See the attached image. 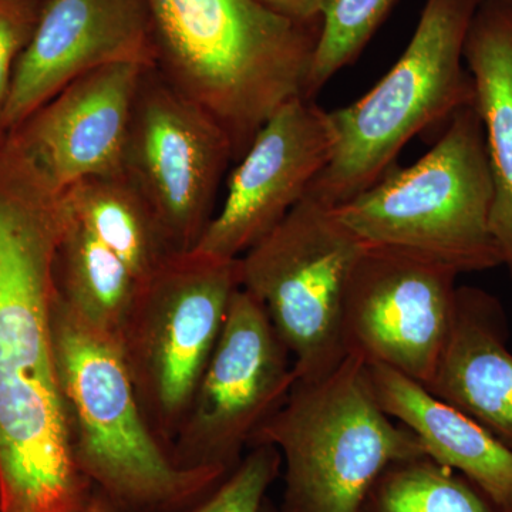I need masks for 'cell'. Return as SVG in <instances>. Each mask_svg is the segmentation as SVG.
<instances>
[{
  "instance_id": "6da1fadb",
  "label": "cell",
  "mask_w": 512,
  "mask_h": 512,
  "mask_svg": "<svg viewBox=\"0 0 512 512\" xmlns=\"http://www.w3.org/2000/svg\"><path fill=\"white\" fill-rule=\"evenodd\" d=\"M66 212L0 148V512H79L53 346V262Z\"/></svg>"
},
{
  "instance_id": "7a4b0ae2",
  "label": "cell",
  "mask_w": 512,
  "mask_h": 512,
  "mask_svg": "<svg viewBox=\"0 0 512 512\" xmlns=\"http://www.w3.org/2000/svg\"><path fill=\"white\" fill-rule=\"evenodd\" d=\"M148 3L154 66L220 124L235 163L276 110L306 97L320 23L286 18L258 0Z\"/></svg>"
},
{
  "instance_id": "3957f363",
  "label": "cell",
  "mask_w": 512,
  "mask_h": 512,
  "mask_svg": "<svg viewBox=\"0 0 512 512\" xmlns=\"http://www.w3.org/2000/svg\"><path fill=\"white\" fill-rule=\"evenodd\" d=\"M53 346L74 460L121 512H183L228 474L171 460L138 402L119 342L55 293Z\"/></svg>"
},
{
  "instance_id": "277c9868",
  "label": "cell",
  "mask_w": 512,
  "mask_h": 512,
  "mask_svg": "<svg viewBox=\"0 0 512 512\" xmlns=\"http://www.w3.org/2000/svg\"><path fill=\"white\" fill-rule=\"evenodd\" d=\"M491 207L484 127L476 107L467 106L416 163L394 164L335 210L365 244L420 256L463 275L503 265L491 232Z\"/></svg>"
},
{
  "instance_id": "5b68a950",
  "label": "cell",
  "mask_w": 512,
  "mask_h": 512,
  "mask_svg": "<svg viewBox=\"0 0 512 512\" xmlns=\"http://www.w3.org/2000/svg\"><path fill=\"white\" fill-rule=\"evenodd\" d=\"M484 0H426L409 45L362 99L329 111L332 160L309 188L339 207L377 183L420 133L447 126L474 106L476 86L464 45Z\"/></svg>"
},
{
  "instance_id": "8992f818",
  "label": "cell",
  "mask_w": 512,
  "mask_h": 512,
  "mask_svg": "<svg viewBox=\"0 0 512 512\" xmlns=\"http://www.w3.org/2000/svg\"><path fill=\"white\" fill-rule=\"evenodd\" d=\"M259 444L281 454L279 512H359L390 464L426 456L412 431L384 413L355 356L319 379L296 380L249 448Z\"/></svg>"
},
{
  "instance_id": "52a82bcc",
  "label": "cell",
  "mask_w": 512,
  "mask_h": 512,
  "mask_svg": "<svg viewBox=\"0 0 512 512\" xmlns=\"http://www.w3.org/2000/svg\"><path fill=\"white\" fill-rule=\"evenodd\" d=\"M365 242L311 190L239 258L241 288L264 306L289 350L296 380L319 379L345 360L343 306Z\"/></svg>"
},
{
  "instance_id": "ba28073f",
  "label": "cell",
  "mask_w": 512,
  "mask_h": 512,
  "mask_svg": "<svg viewBox=\"0 0 512 512\" xmlns=\"http://www.w3.org/2000/svg\"><path fill=\"white\" fill-rule=\"evenodd\" d=\"M239 286V259L191 251L138 288L119 346L141 409L168 453Z\"/></svg>"
},
{
  "instance_id": "9c48e42d",
  "label": "cell",
  "mask_w": 512,
  "mask_h": 512,
  "mask_svg": "<svg viewBox=\"0 0 512 512\" xmlns=\"http://www.w3.org/2000/svg\"><path fill=\"white\" fill-rule=\"evenodd\" d=\"M232 161L220 124L156 66L146 67L128 121L121 175L156 214L178 255L195 249L207 231Z\"/></svg>"
},
{
  "instance_id": "30bf717a",
  "label": "cell",
  "mask_w": 512,
  "mask_h": 512,
  "mask_svg": "<svg viewBox=\"0 0 512 512\" xmlns=\"http://www.w3.org/2000/svg\"><path fill=\"white\" fill-rule=\"evenodd\" d=\"M295 383L291 353L264 306L239 286L171 443V460L187 470L231 473L256 430L281 409Z\"/></svg>"
},
{
  "instance_id": "8fae6325",
  "label": "cell",
  "mask_w": 512,
  "mask_h": 512,
  "mask_svg": "<svg viewBox=\"0 0 512 512\" xmlns=\"http://www.w3.org/2000/svg\"><path fill=\"white\" fill-rule=\"evenodd\" d=\"M458 276L429 259L366 244L346 289V355L427 386L453 329Z\"/></svg>"
},
{
  "instance_id": "7c38bea8",
  "label": "cell",
  "mask_w": 512,
  "mask_h": 512,
  "mask_svg": "<svg viewBox=\"0 0 512 512\" xmlns=\"http://www.w3.org/2000/svg\"><path fill=\"white\" fill-rule=\"evenodd\" d=\"M329 111L298 97L259 128L228 180L227 197L192 251L239 259L278 227L332 160Z\"/></svg>"
},
{
  "instance_id": "4fadbf2b",
  "label": "cell",
  "mask_w": 512,
  "mask_h": 512,
  "mask_svg": "<svg viewBox=\"0 0 512 512\" xmlns=\"http://www.w3.org/2000/svg\"><path fill=\"white\" fill-rule=\"evenodd\" d=\"M144 69L110 64L74 80L3 134L6 153L55 200L90 178L121 174L128 121Z\"/></svg>"
},
{
  "instance_id": "5bb4252c",
  "label": "cell",
  "mask_w": 512,
  "mask_h": 512,
  "mask_svg": "<svg viewBox=\"0 0 512 512\" xmlns=\"http://www.w3.org/2000/svg\"><path fill=\"white\" fill-rule=\"evenodd\" d=\"M119 63L156 64L148 0H45L13 73L3 134L74 80Z\"/></svg>"
},
{
  "instance_id": "9a60e30c",
  "label": "cell",
  "mask_w": 512,
  "mask_h": 512,
  "mask_svg": "<svg viewBox=\"0 0 512 512\" xmlns=\"http://www.w3.org/2000/svg\"><path fill=\"white\" fill-rule=\"evenodd\" d=\"M501 302L458 286L453 329L427 390L466 413L512 450V352Z\"/></svg>"
},
{
  "instance_id": "2e32d148",
  "label": "cell",
  "mask_w": 512,
  "mask_h": 512,
  "mask_svg": "<svg viewBox=\"0 0 512 512\" xmlns=\"http://www.w3.org/2000/svg\"><path fill=\"white\" fill-rule=\"evenodd\" d=\"M367 372L384 413L412 431L426 456L466 477L498 511L512 512L511 448L402 373L380 365Z\"/></svg>"
},
{
  "instance_id": "e0dca14e",
  "label": "cell",
  "mask_w": 512,
  "mask_h": 512,
  "mask_svg": "<svg viewBox=\"0 0 512 512\" xmlns=\"http://www.w3.org/2000/svg\"><path fill=\"white\" fill-rule=\"evenodd\" d=\"M493 180L491 232L512 281V0H484L464 45Z\"/></svg>"
},
{
  "instance_id": "ac0fdd59",
  "label": "cell",
  "mask_w": 512,
  "mask_h": 512,
  "mask_svg": "<svg viewBox=\"0 0 512 512\" xmlns=\"http://www.w3.org/2000/svg\"><path fill=\"white\" fill-rule=\"evenodd\" d=\"M62 202L74 221L119 256L138 284L178 256L156 214L121 174L74 185Z\"/></svg>"
},
{
  "instance_id": "d6986e66",
  "label": "cell",
  "mask_w": 512,
  "mask_h": 512,
  "mask_svg": "<svg viewBox=\"0 0 512 512\" xmlns=\"http://www.w3.org/2000/svg\"><path fill=\"white\" fill-rule=\"evenodd\" d=\"M64 212L53 262L56 296L84 322L119 342L140 284L119 256Z\"/></svg>"
},
{
  "instance_id": "ffe728a7",
  "label": "cell",
  "mask_w": 512,
  "mask_h": 512,
  "mask_svg": "<svg viewBox=\"0 0 512 512\" xmlns=\"http://www.w3.org/2000/svg\"><path fill=\"white\" fill-rule=\"evenodd\" d=\"M359 512H500L480 490L429 456L390 464Z\"/></svg>"
},
{
  "instance_id": "44dd1931",
  "label": "cell",
  "mask_w": 512,
  "mask_h": 512,
  "mask_svg": "<svg viewBox=\"0 0 512 512\" xmlns=\"http://www.w3.org/2000/svg\"><path fill=\"white\" fill-rule=\"evenodd\" d=\"M396 0H328L309 74L306 99L316 96L365 50Z\"/></svg>"
},
{
  "instance_id": "7402d4cb",
  "label": "cell",
  "mask_w": 512,
  "mask_h": 512,
  "mask_svg": "<svg viewBox=\"0 0 512 512\" xmlns=\"http://www.w3.org/2000/svg\"><path fill=\"white\" fill-rule=\"evenodd\" d=\"M281 467V454L275 447H251L220 484L183 512H259Z\"/></svg>"
},
{
  "instance_id": "603a6c76",
  "label": "cell",
  "mask_w": 512,
  "mask_h": 512,
  "mask_svg": "<svg viewBox=\"0 0 512 512\" xmlns=\"http://www.w3.org/2000/svg\"><path fill=\"white\" fill-rule=\"evenodd\" d=\"M45 0H0V137L19 57L35 33Z\"/></svg>"
},
{
  "instance_id": "cb8c5ba5",
  "label": "cell",
  "mask_w": 512,
  "mask_h": 512,
  "mask_svg": "<svg viewBox=\"0 0 512 512\" xmlns=\"http://www.w3.org/2000/svg\"><path fill=\"white\" fill-rule=\"evenodd\" d=\"M266 8L302 23H320L328 0H258Z\"/></svg>"
},
{
  "instance_id": "d4e9b609",
  "label": "cell",
  "mask_w": 512,
  "mask_h": 512,
  "mask_svg": "<svg viewBox=\"0 0 512 512\" xmlns=\"http://www.w3.org/2000/svg\"><path fill=\"white\" fill-rule=\"evenodd\" d=\"M79 512H121L106 495L101 494L100 491L93 490L87 503Z\"/></svg>"
},
{
  "instance_id": "484cf974",
  "label": "cell",
  "mask_w": 512,
  "mask_h": 512,
  "mask_svg": "<svg viewBox=\"0 0 512 512\" xmlns=\"http://www.w3.org/2000/svg\"><path fill=\"white\" fill-rule=\"evenodd\" d=\"M259 512H279L278 507L268 497L265 498L264 504H262L261 511Z\"/></svg>"
}]
</instances>
